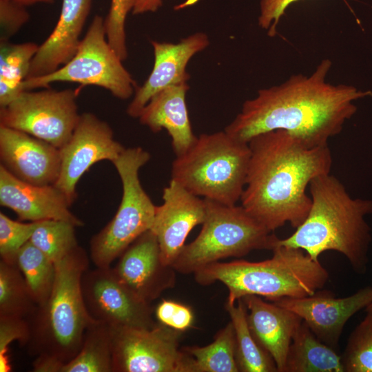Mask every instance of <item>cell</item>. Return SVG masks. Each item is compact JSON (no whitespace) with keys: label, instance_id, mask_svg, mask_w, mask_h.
I'll use <instances>...</instances> for the list:
<instances>
[{"label":"cell","instance_id":"obj_11","mask_svg":"<svg viewBox=\"0 0 372 372\" xmlns=\"http://www.w3.org/2000/svg\"><path fill=\"white\" fill-rule=\"evenodd\" d=\"M112 372H188L183 332L158 322L150 329L111 327Z\"/></svg>","mask_w":372,"mask_h":372},{"label":"cell","instance_id":"obj_22","mask_svg":"<svg viewBox=\"0 0 372 372\" xmlns=\"http://www.w3.org/2000/svg\"><path fill=\"white\" fill-rule=\"evenodd\" d=\"M188 90L187 83L164 88L149 100L138 116L140 123L152 132L167 131L176 156L185 153L196 139L186 105Z\"/></svg>","mask_w":372,"mask_h":372},{"label":"cell","instance_id":"obj_14","mask_svg":"<svg viewBox=\"0 0 372 372\" xmlns=\"http://www.w3.org/2000/svg\"><path fill=\"white\" fill-rule=\"evenodd\" d=\"M273 302L298 314L320 340L335 349L349 319L372 302V287L344 298L317 291L312 296L284 298Z\"/></svg>","mask_w":372,"mask_h":372},{"label":"cell","instance_id":"obj_24","mask_svg":"<svg viewBox=\"0 0 372 372\" xmlns=\"http://www.w3.org/2000/svg\"><path fill=\"white\" fill-rule=\"evenodd\" d=\"M236 338V359L240 372H278L271 355L255 340L247 322V309L242 300L225 303Z\"/></svg>","mask_w":372,"mask_h":372},{"label":"cell","instance_id":"obj_29","mask_svg":"<svg viewBox=\"0 0 372 372\" xmlns=\"http://www.w3.org/2000/svg\"><path fill=\"white\" fill-rule=\"evenodd\" d=\"M37 307L17 264L0 260V315L28 319Z\"/></svg>","mask_w":372,"mask_h":372},{"label":"cell","instance_id":"obj_15","mask_svg":"<svg viewBox=\"0 0 372 372\" xmlns=\"http://www.w3.org/2000/svg\"><path fill=\"white\" fill-rule=\"evenodd\" d=\"M163 200L156 206L150 230L157 238L163 262L172 266L190 231L204 222L206 203L172 179L163 189Z\"/></svg>","mask_w":372,"mask_h":372},{"label":"cell","instance_id":"obj_23","mask_svg":"<svg viewBox=\"0 0 372 372\" xmlns=\"http://www.w3.org/2000/svg\"><path fill=\"white\" fill-rule=\"evenodd\" d=\"M283 372H344L342 357L302 322L290 344Z\"/></svg>","mask_w":372,"mask_h":372},{"label":"cell","instance_id":"obj_9","mask_svg":"<svg viewBox=\"0 0 372 372\" xmlns=\"http://www.w3.org/2000/svg\"><path fill=\"white\" fill-rule=\"evenodd\" d=\"M122 61L107 40L105 19L96 15L67 63L47 75L26 79L22 87L32 90L48 88L55 82H72L99 86L118 99H127L133 94L136 83Z\"/></svg>","mask_w":372,"mask_h":372},{"label":"cell","instance_id":"obj_1","mask_svg":"<svg viewBox=\"0 0 372 372\" xmlns=\"http://www.w3.org/2000/svg\"><path fill=\"white\" fill-rule=\"evenodd\" d=\"M331 66V61L324 59L309 76L293 74L280 85L258 90L256 97L244 102L225 131L245 143L258 134L284 130L310 147L327 145L355 113L353 102L372 94L328 83Z\"/></svg>","mask_w":372,"mask_h":372},{"label":"cell","instance_id":"obj_8","mask_svg":"<svg viewBox=\"0 0 372 372\" xmlns=\"http://www.w3.org/2000/svg\"><path fill=\"white\" fill-rule=\"evenodd\" d=\"M150 159L141 147L125 148L112 163L121 180L123 194L112 219L90 242V256L97 267H109L141 234L149 230L156 206L143 188L139 169Z\"/></svg>","mask_w":372,"mask_h":372},{"label":"cell","instance_id":"obj_31","mask_svg":"<svg viewBox=\"0 0 372 372\" xmlns=\"http://www.w3.org/2000/svg\"><path fill=\"white\" fill-rule=\"evenodd\" d=\"M341 357L344 372H372V310L351 333Z\"/></svg>","mask_w":372,"mask_h":372},{"label":"cell","instance_id":"obj_12","mask_svg":"<svg viewBox=\"0 0 372 372\" xmlns=\"http://www.w3.org/2000/svg\"><path fill=\"white\" fill-rule=\"evenodd\" d=\"M81 289L87 311L94 320L115 327L145 329L158 323L152 304L121 282L111 267L87 269L82 277Z\"/></svg>","mask_w":372,"mask_h":372},{"label":"cell","instance_id":"obj_26","mask_svg":"<svg viewBox=\"0 0 372 372\" xmlns=\"http://www.w3.org/2000/svg\"><path fill=\"white\" fill-rule=\"evenodd\" d=\"M39 45L32 42L11 43L0 41V107L16 99L23 91L32 59Z\"/></svg>","mask_w":372,"mask_h":372},{"label":"cell","instance_id":"obj_6","mask_svg":"<svg viewBox=\"0 0 372 372\" xmlns=\"http://www.w3.org/2000/svg\"><path fill=\"white\" fill-rule=\"evenodd\" d=\"M249 157L248 143L225 131L203 134L176 157L172 179L197 196L234 205L245 186Z\"/></svg>","mask_w":372,"mask_h":372},{"label":"cell","instance_id":"obj_40","mask_svg":"<svg viewBox=\"0 0 372 372\" xmlns=\"http://www.w3.org/2000/svg\"><path fill=\"white\" fill-rule=\"evenodd\" d=\"M372 310V302L365 309V311H371Z\"/></svg>","mask_w":372,"mask_h":372},{"label":"cell","instance_id":"obj_19","mask_svg":"<svg viewBox=\"0 0 372 372\" xmlns=\"http://www.w3.org/2000/svg\"><path fill=\"white\" fill-rule=\"evenodd\" d=\"M209 43L207 35L203 32L190 35L178 43L152 41L154 67L143 85L136 90L127 108V114L138 118L145 106L158 92L172 85L187 83L190 77L186 71L189 61L206 48Z\"/></svg>","mask_w":372,"mask_h":372},{"label":"cell","instance_id":"obj_27","mask_svg":"<svg viewBox=\"0 0 372 372\" xmlns=\"http://www.w3.org/2000/svg\"><path fill=\"white\" fill-rule=\"evenodd\" d=\"M181 350L189 356L188 372H239L236 359V338L230 321L208 345L187 346Z\"/></svg>","mask_w":372,"mask_h":372},{"label":"cell","instance_id":"obj_13","mask_svg":"<svg viewBox=\"0 0 372 372\" xmlns=\"http://www.w3.org/2000/svg\"><path fill=\"white\" fill-rule=\"evenodd\" d=\"M125 149L107 123L91 112L81 114L70 138L59 148L61 167L54 185L72 204L76 184L91 166L103 160L112 162Z\"/></svg>","mask_w":372,"mask_h":372},{"label":"cell","instance_id":"obj_37","mask_svg":"<svg viewBox=\"0 0 372 372\" xmlns=\"http://www.w3.org/2000/svg\"><path fill=\"white\" fill-rule=\"evenodd\" d=\"M300 0H261L258 25L268 31L269 37L277 33V25L287 8Z\"/></svg>","mask_w":372,"mask_h":372},{"label":"cell","instance_id":"obj_38","mask_svg":"<svg viewBox=\"0 0 372 372\" xmlns=\"http://www.w3.org/2000/svg\"><path fill=\"white\" fill-rule=\"evenodd\" d=\"M162 3L163 0H134L132 12L134 14L156 12L162 6Z\"/></svg>","mask_w":372,"mask_h":372},{"label":"cell","instance_id":"obj_39","mask_svg":"<svg viewBox=\"0 0 372 372\" xmlns=\"http://www.w3.org/2000/svg\"><path fill=\"white\" fill-rule=\"evenodd\" d=\"M21 4L23 6H28L37 3H52L54 0H8Z\"/></svg>","mask_w":372,"mask_h":372},{"label":"cell","instance_id":"obj_4","mask_svg":"<svg viewBox=\"0 0 372 372\" xmlns=\"http://www.w3.org/2000/svg\"><path fill=\"white\" fill-rule=\"evenodd\" d=\"M89 262L87 252L79 245L55 263L50 296L27 319L30 335L25 347L35 357L33 371L59 372L79 353L85 331L94 320L87 311L81 289Z\"/></svg>","mask_w":372,"mask_h":372},{"label":"cell","instance_id":"obj_2","mask_svg":"<svg viewBox=\"0 0 372 372\" xmlns=\"http://www.w3.org/2000/svg\"><path fill=\"white\" fill-rule=\"evenodd\" d=\"M248 145L250 157L241 205L271 231L286 223L296 229L311 206L306 193L311 180L330 173L328 145L310 147L284 130L258 134Z\"/></svg>","mask_w":372,"mask_h":372},{"label":"cell","instance_id":"obj_35","mask_svg":"<svg viewBox=\"0 0 372 372\" xmlns=\"http://www.w3.org/2000/svg\"><path fill=\"white\" fill-rule=\"evenodd\" d=\"M154 315L158 322L181 332L189 329L194 322L192 309L173 300H163L154 309Z\"/></svg>","mask_w":372,"mask_h":372},{"label":"cell","instance_id":"obj_34","mask_svg":"<svg viewBox=\"0 0 372 372\" xmlns=\"http://www.w3.org/2000/svg\"><path fill=\"white\" fill-rule=\"evenodd\" d=\"M30 335L27 319L18 316L0 315V371L9 372L11 366L8 355L10 344L17 341L25 347Z\"/></svg>","mask_w":372,"mask_h":372},{"label":"cell","instance_id":"obj_10","mask_svg":"<svg viewBox=\"0 0 372 372\" xmlns=\"http://www.w3.org/2000/svg\"><path fill=\"white\" fill-rule=\"evenodd\" d=\"M78 94V90L72 89L24 90L0 107V125L25 132L59 149L79 121Z\"/></svg>","mask_w":372,"mask_h":372},{"label":"cell","instance_id":"obj_25","mask_svg":"<svg viewBox=\"0 0 372 372\" xmlns=\"http://www.w3.org/2000/svg\"><path fill=\"white\" fill-rule=\"evenodd\" d=\"M59 372H112L111 326L94 320L90 322L79 353Z\"/></svg>","mask_w":372,"mask_h":372},{"label":"cell","instance_id":"obj_36","mask_svg":"<svg viewBox=\"0 0 372 372\" xmlns=\"http://www.w3.org/2000/svg\"><path fill=\"white\" fill-rule=\"evenodd\" d=\"M25 6L0 0V41H9L29 20Z\"/></svg>","mask_w":372,"mask_h":372},{"label":"cell","instance_id":"obj_7","mask_svg":"<svg viewBox=\"0 0 372 372\" xmlns=\"http://www.w3.org/2000/svg\"><path fill=\"white\" fill-rule=\"evenodd\" d=\"M206 216L198 236L184 246L172 267L182 274L229 257L241 258L253 250H273L278 238L241 206L204 198Z\"/></svg>","mask_w":372,"mask_h":372},{"label":"cell","instance_id":"obj_18","mask_svg":"<svg viewBox=\"0 0 372 372\" xmlns=\"http://www.w3.org/2000/svg\"><path fill=\"white\" fill-rule=\"evenodd\" d=\"M0 204L20 220H62L76 227L83 223L70 210L68 197L54 185L39 186L22 181L0 165Z\"/></svg>","mask_w":372,"mask_h":372},{"label":"cell","instance_id":"obj_32","mask_svg":"<svg viewBox=\"0 0 372 372\" xmlns=\"http://www.w3.org/2000/svg\"><path fill=\"white\" fill-rule=\"evenodd\" d=\"M37 222L21 223L11 219L0 212V256L1 260L16 264L19 249L30 240Z\"/></svg>","mask_w":372,"mask_h":372},{"label":"cell","instance_id":"obj_28","mask_svg":"<svg viewBox=\"0 0 372 372\" xmlns=\"http://www.w3.org/2000/svg\"><path fill=\"white\" fill-rule=\"evenodd\" d=\"M16 264L37 304H43L54 287L55 263L29 240L19 249Z\"/></svg>","mask_w":372,"mask_h":372},{"label":"cell","instance_id":"obj_16","mask_svg":"<svg viewBox=\"0 0 372 372\" xmlns=\"http://www.w3.org/2000/svg\"><path fill=\"white\" fill-rule=\"evenodd\" d=\"M112 268L116 277L148 303L176 282V271L165 265L154 234L149 229L137 238L118 258Z\"/></svg>","mask_w":372,"mask_h":372},{"label":"cell","instance_id":"obj_33","mask_svg":"<svg viewBox=\"0 0 372 372\" xmlns=\"http://www.w3.org/2000/svg\"><path fill=\"white\" fill-rule=\"evenodd\" d=\"M133 6L134 0H111L110 8L105 19L107 40L122 61L127 56L125 20Z\"/></svg>","mask_w":372,"mask_h":372},{"label":"cell","instance_id":"obj_5","mask_svg":"<svg viewBox=\"0 0 372 372\" xmlns=\"http://www.w3.org/2000/svg\"><path fill=\"white\" fill-rule=\"evenodd\" d=\"M272 251L271 258L259 262L236 260L209 264L196 271L194 279L203 286L222 282L228 289L226 302L229 304L247 295L273 302L309 296L328 281L327 269L304 250L277 244Z\"/></svg>","mask_w":372,"mask_h":372},{"label":"cell","instance_id":"obj_21","mask_svg":"<svg viewBox=\"0 0 372 372\" xmlns=\"http://www.w3.org/2000/svg\"><path fill=\"white\" fill-rule=\"evenodd\" d=\"M242 300L247 309V322L256 342L273 358L278 372H283L293 337L302 322L296 313L256 295Z\"/></svg>","mask_w":372,"mask_h":372},{"label":"cell","instance_id":"obj_3","mask_svg":"<svg viewBox=\"0 0 372 372\" xmlns=\"http://www.w3.org/2000/svg\"><path fill=\"white\" fill-rule=\"evenodd\" d=\"M309 189L311 206L306 219L277 244L301 249L315 260L324 251H338L356 273H364L371 241L364 217L372 214V200L352 198L342 182L330 173L313 178Z\"/></svg>","mask_w":372,"mask_h":372},{"label":"cell","instance_id":"obj_20","mask_svg":"<svg viewBox=\"0 0 372 372\" xmlns=\"http://www.w3.org/2000/svg\"><path fill=\"white\" fill-rule=\"evenodd\" d=\"M91 6L92 0H62L59 20L49 37L39 45L27 79L50 74L73 57Z\"/></svg>","mask_w":372,"mask_h":372},{"label":"cell","instance_id":"obj_30","mask_svg":"<svg viewBox=\"0 0 372 372\" xmlns=\"http://www.w3.org/2000/svg\"><path fill=\"white\" fill-rule=\"evenodd\" d=\"M76 227L62 220L38 221L30 241L56 263L79 246Z\"/></svg>","mask_w":372,"mask_h":372},{"label":"cell","instance_id":"obj_17","mask_svg":"<svg viewBox=\"0 0 372 372\" xmlns=\"http://www.w3.org/2000/svg\"><path fill=\"white\" fill-rule=\"evenodd\" d=\"M1 165L25 183L54 185L61 167L59 149L25 132L0 125Z\"/></svg>","mask_w":372,"mask_h":372}]
</instances>
